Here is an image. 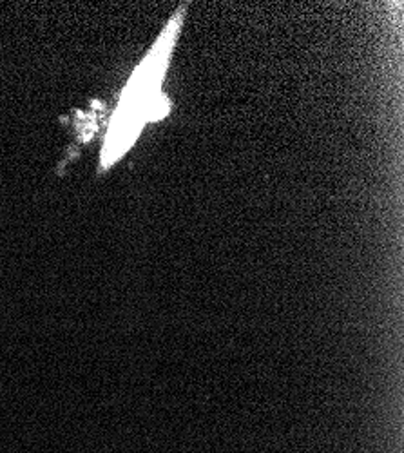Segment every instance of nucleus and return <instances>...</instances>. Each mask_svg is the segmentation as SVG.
Listing matches in <instances>:
<instances>
[{
	"label": "nucleus",
	"mask_w": 404,
	"mask_h": 453,
	"mask_svg": "<svg viewBox=\"0 0 404 453\" xmlns=\"http://www.w3.org/2000/svg\"><path fill=\"white\" fill-rule=\"evenodd\" d=\"M186 13V6L174 12L149 53L133 71L111 120H109L102 143L98 173H107L120 162L136 143L147 124L158 122L169 115L171 102L162 93V88Z\"/></svg>",
	"instance_id": "f257e3e1"
}]
</instances>
